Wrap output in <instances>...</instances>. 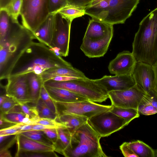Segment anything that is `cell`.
<instances>
[{"label":"cell","mask_w":157,"mask_h":157,"mask_svg":"<svg viewBox=\"0 0 157 157\" xmlns=\"http://www.w3.org/2000/svg\"><path fill=\"white\" fill-rule=\"evenodd\" d=\"M20 133L39 143L54 147L53 143L42 130H30Z\"/></svg>","instance_id":"30"},{"label":"cell","mask_w":157,"mask_h":157,"mask_svg":"<svg viewBox=\"0 0 157 157\" xmlns=\"http://www.w3.org/2000/svg\"><path fill=\"white\" fill-rule=\"evenodd\" d=\"M21 133L20 131L14 128L12 126L2 128L0 130V136L16 135Z\"/></svg>","instance_id":"44"},{"label":"cell","mask_w":157,"mask_h":157,"mask_svg":"<svg viewBox=\"0 0 157 157\" xmlns=\"http://www.w3.org/2000/svg\"><path fill=\"white\" fill-rule=\"evenodd\" d=\"M71 22L59 12L56 13L55 32L50 48L61 56L68 55Z\"/></svg>","instance_id":"9"},{"label":"cell","mask_w":157,"mask_h":157,"mask_svg":"<svg viewBox=\"0 0 157 157\" xmlns=\"http://www.w3.org/2000/svg\"><path fill=\"white\" fill-rule=\"evenodd\" d=\"M156 157H157V149L156 150Z\"/></svg>","instance_id":"51"},{"label":"cell","mask_w":157,"mask_h":157,"mask_svg":"<svg viewBox=\"0 0 157 157\" xmlns=\"http://www.w3.org/2000/svg\"><path fill=\"white\" fill-rule=\"evenodd\" d=\"M55 13H49L46 19L33 33L36 40L50 48L55 32Z\"/></svg>","instance_id":"18"},{"label":"cell","mask_w":157,"mask_h":157,"mask_svg":"<svg viewBox=\"0 0 157 157\" xmlns=\"http://www.w3.org/2000/svg\"><path fill=\"white\" fill-rule=\"evenodd\" d=\"M123 155L125 157H138L130 147L128 142H124L120 146Z\"/></svg>","instance_id":"41"},{"label":"cell","mask_w":157,"mask_h":157,"mask_svg":"<svg viewBox=\"0 0 157 157\" xmlns=\"http://www.w3.org/2000/svg\"><path fill=\"white\" fill-rule=\"evenodd\" d=\"M68 4V0H49V13H56Z\"/></svg>","instance_id":"38"},{"label":"cell","mask_w":157,"mask_h":157,"mask_svg":"<svg viewBox=\"0 0 157 157\" xmlns=\"http://www.w3.org/2000/svg\"><path fill=\"white\" fill-rule=\"evenodd\" d=\"M4 136L2 135L0 136V143L1 144V143L7 139L9 136Z\"/></svg>","instance_id":"50"},{"label":"cell","mask_w":157,"mask_h":157,"mask_svg":"<svg viewBox=\"0 0 157 157\" xmlns=\"http://www.w3.org/2000/svg\"><path fill=\"white\" fill-rule=\"evenodd\" d=\"M128 144L138 157H156V150L142 141L136 140L128 142Z\"/></svg>","instance_id":"27"},{"label":"cell","mask_w":157,"mask_h":157,"mask_svg":"<svg viewBox=\"0 0 157 157\" xmlns=\"http://www.w3.org/2000/svg\"><path fill=\"white\" fill-rule=\"evenodd\" d=\"M40 98L53 112L58 115L56 103L49 95L44 85L41 88Z\"/></svg>","instance_id":"35"},{"label":"cell","mask_w":157,"mask_h":157,"mask_svg":"<svg viewBox=\"0 0 157 157\" xmlns=\"http://www.w3.org/2000/svg\"><path fill=\"white\" fill-rule=\"evenodd\" d=\"M58 139L54 145L55 151L63 155L64 151L71 146L73 134L67 128H57Z\"/></svg>","instance_id":"26"},{"label":"cell","mask_w":157,"mask_h":157,"mask_svg":"<svg viewBox=\"0 0 157 157\" xmlns=\"http://www.w3.org/2000/svg\"><path fill=\"white\" fill-rule=\"evenodd\" d=\"M19 104L12 98L9 97L1 105H0L1 113H8L16 105Z\"/></svg>","instance_id":"39"},{"label":"cell","mask_w":157,"mask_h":157,"mask_svg":"<svg viewBox=\"0 0 157 157\" xmlns=\"http://www.w3.org/2000/svg\"><path fill=\"white\" fill-rule=\"evenodd\" d=\"M108 93L112 91L123 90L133 86L135 82L132 75H105L101 78L94 79Z\"/></svg>","instance_id":"15"},{"label":"cell","mask_w":157,"mask_h":157,"mask_svg":"<svg viewBox=\"0 0 157 157\" xmlns=\"http://www.w3.org/2000/svg\"><path fill=\"white\" fill-rule=\"evenodd\" d=\"M132 75L136 84L145 93L155 90V75L153 65L137 62Z\"/></svg>","instance_id":"13"},{"label":"cell","mask_w":157,"mask_h":157,"mask_svg":"<svg viewBox=\"0 0 157 157\" xmlns=\"http://www.w3.org/2000/svg\"><path fill=\"white\" fill-rule=\"evenodd\" d=\"M94 0H68L70 5L85 9L90 5Z\"/></svg>","instance_id":"43"},{"label":"cell","mask_w":157,"mask_h":157,"mask_svg":"<svg viewBox=\"0 0 157 157\" xmlns=\"http://www.w3.org/2000/svg\"><path fill=\"white\" fill-rule=\"evenodd\" d=\"M55 102L59 115L74 114L84 116L88 119L96 114L110 110L113 107L112 105H102L89 100L75 102Z\"/></svg>","instance_id":"8"},{"label":"cell","mask_w":157,"mask_h":157,"mask_svg":"<svg viewBox=\"0 0 157 157\" xmlns=\"http://www.w3.org/2000/svg\"><path fill=\"white\" fill-rule=\"evenodd\" d=\"M112 37L96 40L83 38L80 48L89 58L102 57L107 52Z\"/></svg>","instance_id":"16"},{"label":"cell","mask_w":157,"mask_h":157,"mask_svg":"<svg viewBox=\"0 0 157 157\" xmlns=\"http://www.w3.org/2000/svg\"><path fill=\"white\" fill-rule=\"evenodd\" d=\"M146 94L136 84L127 90L112 91L108 93L112 105L136 109Z\"/></svg>","instance_id":"11"},{"label":"cell","mask_w":157,"mask_h":157,"mask_svg":"<svg viewBox=\"0 0 157 157\" xmlns=\"http://www.w3.org/2000/svg\"><path fill=\"white\" fill-rule=\"evenodd\" d=\"M113 25L92 18L89 20L83 38L96 40L113 36Z\"/></svg>","instance_id":"17"},{"label":"cell","mask_w":157,"mask_h":157,"mask_svg":"<svg viewBox=\"0 0 157 157\" xmlns=\"http://www.w3.org/2000/svg\"><path fill=\"white\" fill-rule=\"evenodd\" d=\"M40 124L50 126L56 128L68 127L63 124L58 122L56 120L48 118H40L33 121L32 124Z\"/></svg>","instance_id":"37"},{"label":"cell","mask_w":157,"mask_h":157,"mask_svg":"<svg viewBox=\"0 0 157 157\" xmlns=\"http://www.w3.org/2000/svg\"><path fill=\"white\" fill-rule=\"evenodd\" d=\"M35 105L40 118L56 120L58 115L53 112L40 98Z\"/></svg>","instance_id":"31"},{"label":"cell","mask_w":157,"mask_h":157,"mask_svg":"<svg viewBox=\"0 0 157 157\" xmlns=\"http://www.w3.org/2000/svg\"><path fill=\"white\" fill-rule=\"evenodd\" d=\"M130 122L110 110L94 116L87 121L88 123L101 137L110 136L123 128Z\"/></svg>","instance_id":"7"},{"label":"cell","mask_w":157,"mask_h":157,"mask_svg":"<svg viewBox=\"0 0 157 157\" xmlns=\"http://www.w3.org/2000/svg\"><path fill=\"white\" fill-rule=\"evenodd\" d=\"M155 75V90L157 92V62L153 66Z\"/></svg>","instance_id":"48"},{"label":"cell","mask_w":157,"mask_h":157,"mask_svg":"<svg viewBox=\"0 0 157 157\" xmlns=\"http://www.w3.org/2000/svg\"><path fill=\"white\" fill-rule=\"evenodd\" d=\"M137 62L132 52L124 51L110 62L108 70L110 73L115 75H131Z\"/></svg>","instance_id":"14"},{"label":"cell","mask_w":157,"mask_h":157,"mask_svg":"<svg viewBox=\"0 0 157 157\" xmlns=\"http://www.w3.org/2000/svg\"><path fill=\"white\" fill-rule=\"evenodd\" d=\"M101 137L87 122L73 134L70 147L64 152L66 157H106L100 143Z\"/></svg>","instance_id":"4"},{"label":"cell","mask_w":157,"mask_h":157,"mask_svg":"<svg viewBox=\"0 0 157 157\" xmlns=\"http://www.w3.org/2000/svg\"><path fill=\"white\" fill-rule=\"evenodd\" d=\"M13 0H0V9H6Z\"/></svg>","instance_id":"47"},{"label":"cell","mask_w":157,"mask_h":157,"mask_svg":"<svg viewBox=\"0 0 157 157\" xmlns=\"http://www.w3.org/2000/svg\"><path fill=\"white\" fill-rule=\"evenodd\" d=\"M0 157H11L12 155L8 149H1L0 151Z\"/></svg>","instance_id":"46"},{"label":"cell","mask_w":157,"mask_h":157,"mask_svg":"<svg viewBox=\"0 0 157 157\" xmlns=\"http://www.w3.org/2000/svg\"><path fill=\"white\" fill-rule=\"evenodd\" d=\"M57 12L59 13L64 17L71 22L74 19L81 17L85 14L84 8L68 4Z\"/></svg>","instance_id":"28"},{"label":"cell","mask_w":157,"mask_h":157,"mask_svg":"<svg viewBox=\"0 0 157 157\" xmlns=\"http://www.w3.org/2000/svg\"><path fill=\"white\" fill-rule=\"evenodd\" d=\"M7 80L5 88L6 94L7 96L12 98L19 105L32 103L26 74L10 76Z\"/></svg>","instance_id":"12"},{"label":"cell","mask_w":157,"mask_h":157,"mask_svg":"<svg viewBox=\"0 0 157 157\" xmlns=\"http://www.w3.org/2000/svg\"><path fill=\"white\" fill-rule=\"evenodd\" d=\"M44 85L71 91L94 102L101 103L109 98L108 92L104 88L95 83L94 79L87 77L63 81L50 79L45 82Z\"/></svg>","instance_id":"5"},{"label":"cell","mask_w":157,"mask_h":157,"mask_svg":"<svg viewBox=\"0 0 157 157\" xmlns=\"http://www.w3.org/2000/svg\"><path fill=\"white\" fill-rule=\"evenodd\" d=\"M9 98L6 94H5L1 95L0 97V105H1Z\"/></svg>","instance_id":"49"},{"label":"cell","mask_w":157,"mask_h":157,"mask_svg":"<svg viewBox=\"0 0 157 157\" xmlns=\"http://www.w3.org/2000/svg\"><path fill=\"white\" fill-rule=\"evenodd\" d=\"M86 117L74 114L59 115L56 120L68 127L69 131L73 134L80 127L87 122Z\"/></svg>","instance_id":"24"},{"label":"cell","mask_w":157,"mask_h":157,"mask_svg":"<svg viewBox=\"0 0 157 157\" xmlns=\"http://www.w3.org/2000/svg\"><path fill=\"white\" fill-rule=\"evenodd\" d=\"M40 76L44 83L57 77L67 76L75 78H86L81 71L72 67H60L51 68L43 72Z\"/></svg>","instance_id":"20"},{"label":"cell","mask_w":157,"mask_h":157,"mask_svg":"<svg viewBox=\"0 0 157 157\" xmlns=\"http://www.w3.org/2000/svg\"><path fill=\"white\" fill-rule=\"evenodd\" d=\"M45 87L54 101L75 102L89 100L81 95L67 90L47 86Z\"/></svg>","instance_id":"21"},{"label":"cell","mask_w":157,"mask_h":157,"mask_svg":"<svg viewBox=\"0 0 157 157\" xmlns=\"http://www.w3.org/2000/svg\"><path fill=\"white\" fill-rule=\"evenodd\" d=\"M29 103L19 104L23 113L33 121L40 118L36 105H30Z\"/></svg>","instance_id":"36"},{"label":"cell","mask_w":157,"mask_h":157,"mask_svg":"<svg viewBox=\"0 0 157 157\" xmlns=\"http://www.w3.org/2000/svg\"><path fill=\"white\" fill-rule=\"evenodd\" d=\"M12 20L5 36L0 39V80L7 79L15 64L33 40L34 35L21 25Z\"/></svg>","instance_id":"1"},{"label":"cell","mask_w":157,"mask_h":157,"mask_svg":"<svg viewBox=\"0 0 157 157\" xmlns=\"http://www.w3.org/2000/svg\"><path fill=\"white\" fill-rule=\"evenodd\" d=\"M132 47V53L137 62L153 66L157 62V8L140 23Z\"/></svg>","instance_id":"3"},{"label":"cell","mask_w":157,"mask_h":157,"mask_svg":"<svg viewBox=\"0 0 157 157\" xmlns=\"http://www.w3.org/2000/svg\"><path fill=\"white\" fill-rule=\"evenodd\" d=\"M17 149L16 155L22 151L46 152L55 151L54 147L29 138L21 133L16 135Z\"/></svg>","instance_id":"19"},{"label":"cell","mask_w":157,"mask_h":157,"mask_svg":"<svg viewBox=\"0 0 157 157\" xmlns=\"http://www.w3.org/2000/svg\"><path fill=\"white\" fill-rule=\"evenodd\" d=\"M113 106L112 109L110 110L111 112L130 122L140 117L137 109Z\"/></svg>","instance_id":"29"},{"label":"cell","mask_w":157,"mask_h":157,"mask_svg":"<svg viewBox=\"0 0 157 157\" xmlns=\"http://www.w3.org/2000/svg\"><path fill=\"white\" fill-rule=\"evenodd\" d=\"M22 25L34 33L49 14V0H22Z\"/></svg>","instance_id":"6"},{"label":"cell","mask_w":157,"mask_h":157,"mask_svg":"<svg viewBox=\"0 0 157 157\" xmlns=\"http://www.w3.org/2000/svg\"><path fill=\"white\" fill-rule=\"evenodd\" d=\"M26 116L22 113H1L0 118L5 122L14 124L22 123Z\"/></svg>","instance_id":"33"},{"label":"cell","mask_w":157,"mask_h":157,"mask_svg":"<svg viewBox=\"0 0 157 157\" xmlns=\"http://www.w3.org/2000/svg\"><path fill=\"white\" fill-rule=\"evenodd\" d=\"M12 17L6 9H0V39L4 37L10 26Z\"/></svg>","instance_id":"32"},{"label":"cell","mask_w":157,"mask_h":157,"mask_svg":"<svg viewBox=\"0 0 157 157\" xmlns=\"http://www.w3.org/2000/svg\"><path fill=\"white\" fill-rule=\"evenodd\" d=\"M42 131H43L48 138L52 142L54 146L58 139L57 128H48Z\"/></svg>","instance_id":"42"},{"label":"cell","mask_w":157,"mask_h":157,"mask_svg":"<svg viewBox=\"0 0 157 157\" xmlns=\"http://www.w3.org/2000/svg\"><path fill=\"white\" fill-rule=\"evenodd\" d=\"M32 104L35 105L40 98L41 88L44 85V82L40 75L34 72L26 74Z\"/></svg>","instance_id":"25"},{"label":"cell","mask_w":157,"mask_h":157,"mask_svg":"<svg viewBox=\"0 0 157 157\" xmlns=\"http://www.w3.org/2000/svg\"><path fill=\"white\" fill-rule=\"evenodd\" d=\"M140 0H109L106 16L103 22L113 25L123 24L132 15Z\"/></svg>","instance_id":"10"},{"label":"cell","mask_w":157,"mask_h":157,"mask_svg":"<svg viewBox=\"0 0 157 157\" xmlns=\"http://www.w3.org/2000/svg\"><path fill=\"white\" fill-rule=\"evenodd\" d=\"M23 155L22 156L29 157H49L52 156V155L56 156L54 151L46 152H32L29 151L21 152L16 155V156H20L21 155Z\"/></svg>","instance_id":"40"},{"label":"cell","mask_w":157,"mask_h":157,"mask_svg":"<svg viewBox=\"0 0 157 157\" xmlns=\"http://www.w3.org/2000/svg\"><path fill=\"white\" fill-rule=\"evenodd\" d=\"M137 110L139 113L145 115L157 113V92L155 90L146 93L140 102Z\"/></svg>","instance_id":"23"},{"label":"cell","mask_w":157,"mask_h":157,"mask_svg":"<svg viewBox=\"0 0 157 157\" xmlns=\"http://www.w3.org/2000/svg\"><path fill=\"white\" fill-rule=\"evenodd\" d=\"M22 2V0H13L6 8L14 20L18 21L21 14Z\"/></svg>","instance_id":"34"},{"label":"cell","mask_w":157,"mask_h":157,"mask_svg":"<svg viewBox=\"0 0 157 157\" xmlns=\"http://www.w3.org/2000/svg\"><path fill=\"white\" fill-rule=\"evenodd\" d=\"M56 128L40 124H33L32 130H42L48 128Z\"/></svg>","instance_id":"45"},{"label":"cell","mask_w":157,"mask_h":157,"mask_svg":"<svg viewBox=\"0 0 157 157\" xmlns=\"http://www.w3.org/2000/svg\"><path fill=\"white\" fill-rule=\"evenodd\" d=\"M109 0H94L85 9V14L103 21L106 16Z\"/></svg>","instance_id":"22"},{"label":"cell","mask_w":157,"mask_h":157,"mask_svg":"<svg viewBox=\"0 0 157 157\" xmlns=\"http://www.w3.org/2000/svg\"><path fill=\"white\" fill-rule=\"evenodd\" d=\"M72 67L48 46L40 42L33 41L19 59L9 77L32 72L40 75L51 68Z\"/></svg>","instance_id":"2"}]
</instances>
